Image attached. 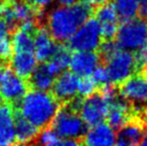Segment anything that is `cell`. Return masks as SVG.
Here are the masks:
<instances>
[{
	"instance_id": "6da1fadb",
	"label": "cell",
	"mask_w": 147,
	"mask_h": 146,
	"mask_svg": "<svg viewBox=\"0 0 147 146\" xmlns=\"http://www.w3.org/2000/svg\"><path fill=\"white\" fill-rule=\"evenodd\" d=\"M94 9L93 6L82 1L55 8L47 18V29L55 41L67 42L80 26L92 17Z\"/></svg>"
},
{
	"instance_id": "7a4b0ae2",
	"label": "cell",
	"mask_w": 147,
	"mask_h": 146,
	"mask_svg": "<svg viewBox=\"0 0 147 146\" xmlns=\"http://www.w3.org/2000/svg\"><path fill=\"white\" fill-rule=\"evenodd\" d=\"M19 114L38 128L50 126L61 103L52 93L32 88L18 103Z\"/></svg>"
},
{
	"instance_id": "3957f363",
	"label": "cell",
	"mask_w": 147,
	"mask_h": 146,
	"mask_svg": "<svg viewBox=\"0 0 147 146\" xmlns=\"http://www.w3.org/2000/svg\"><path fill=\"white\" fill-rule=\"evenodd\" d=\"M114 40L118 47L137 52L147 46V20L136 16L120 22Z\"/></svg>"
},
{
	"instance_id": "277c9868",
	"label": "cell",
	"mask_w": 147,
	"mask_h": 146,
	"mask_svg": "<svg viewBox=\"0 0 147 146\" xmlns=\"http://www.w3.org/2000/svg\"><path fill=\"white\" fill-rule=\"evenodd\" d=\"M50 126L61 138L74 139L79 144H82L84 136L89 129V126L84 122L79 113L71 110L65 104H61Z\"/></svg>"
},
{
	"instance_id": "5b68a950",
	"label": "cell",
	"mask_w": 147,
	"mask_h": 146,
	"mask_svg": "<svg viewBox=\"0 0 147 146\" xmlns=\"http://www.w3.org/2000/svg\"><path fill=\"white\" fill-rule=\"evenodd\" d=\"M103 65L108 70L112 83L118 85L133 74L140 72V65L134 52L119 48Z\"/></svg>"
},
{
	"instance_id": "8992f818",
	"label": "cell",
	"mask_w": 147,
	"mask_h": 146,
	"mask_svg": "<svg viewBox=\"0 0 147 146\" xmlns=\"http://www.w3.org/2000/svg\"><path fill=\"white\" fill-rule=\"evenodd\" d=\"M119 94L131 104L134 111L147 109V79L137 72L117 85Z\"/></svg>"
},
{
	"instance_id": "52a82bcc",
	"label": "cell",
	"mask_w": 147,
	"mask_h": 146,
	"mask_svg": "<svg viewBox=\"0 0 147 146\" xmlns=\"http://www.w3.org/2000/svg\"><path fill=\"white\" fill-rule=\"evenodd\" d=\"M101 41L100 23L96 18L90 17L67 41V46L71 51H93L98 48Z\"/></svg>"
},
{
	"instance_id": "ba28073f",
	"label": "cell",
	"mask_w": 147,
	"mask_h": 146,
	"mask_svg": "<svg viewBox=\"0 0 147 146\" xmlns=\"http://www.w3.org/2000/svg\"><path fill=\"white\" fill-rule=\"evenodd\" d=\"M1 17L2 20L10 28V30H12L17 26V24L27 20H36V21L41 20L43 17V12L42 9L33 7L28 2L27 3L20 1L14 3L5 2L2 4Z\"/></svg>"
},
{
	"instance_id": "9c48e42d",
	"label": "cell",
	"mask_w": 147,
	"mask_h": 146,
	"mask_svg": "<svg viewBox=\"0 0 147 146\" xmlns=\"http://www.w3.org/2000/svg\"><path fill=\"white\" fill-rule=\"evenodd\" d=\"M147 130V112H133L130 119L116 131V142L120 146L139 145Z\"/></svg>"
},
{
	"instance_id": "30bf717a",
	"label": "cell",
	"mask_w": 147,
	"mask_h": 146,
	"mask_svg": "<svg viewBox=\"0 0 147 146\" xmlns=\"http://www.w3.org/2000/svg\"><path fill=\"white\" fill-rule=\"evenodd\" d=\"M109 104L99 90L83 98L79 114L89 127L106 120Z\"/></svg>"
},
{
	"instance_id": "8fae6325",
	"label": "cell",
	"mask_w": 147,
	"mask_h": 146,
	"mask_svg": "<svg viewBox=\"0 0 147 146\" xmlns=\"http://www.w3.org/2000/svg\"><path fill=\"white\" fill-rule=\"evenodd\" d=\"M27 91L28 84L24 78L17 75L12 69L4 71L0 79V101L3 100L9 104L16 105Z\"/></svg>"
},
{
	"instance_id": "7c38bea8",
	"label": "cell",
	"mask_w": 147,
	"mask_h": 146,
	"mask_svg": "<svg viewBox=\"0 0 147 146\" xmlns=\"http://www.w3.org/2000/svg\"><path fill=\"white\" fill-rule=\"evenodd\" d=\"M93 15L100 23L102 39H114L120 21L113 2L109 0L106 3L96 7Z\"/></svg>"
},
{
	"instance_id": "4fadbf2b",
	"label": "cell",
	"mask_w": 147,
	"mask_h": 146,
	"mask_svg": "<svg viewBox=\"0 0 147 146\" xmlns=\"http://www.w3.org/2000/svg\"><path fill=\"white\" fill-rule=\"evenodd\" d=\"M78 82L79 76L72 71H62L56 76L51 87L54 97L61 104L66 103L78 94Z\"/></svg>"
},
{
	"instance_id": "5bb4252c",
	"label": "cell",
	"mask_w": 147,
	"mask_h": 146,
	"mask_svg": "<svg viewBox=\"0 0 147 146\" xmlns=\"http://www.w3.org/2000/svg\"><path fill=\"white\" fill-rule=\"evenodd\" d=\"M58 43L46 27H39L34 32V55L37 61L43 63L49 61L55 54Z\"/></svg>"
},
{
	"instance_id": "9a60e30c",
	"label": "cell",
	"mask_w": 147,
	"mask_h": 146,
	"mask_svg": "<svg viewBox=\"0 0 147 146\" xmlns=\"http://www.w3.org/2000/svg\"><path fill=\"white\" fill-rule=\"evenodd\" d=\"M99 64L100 58L96 50L75 51L71 54L69 67L72 72L80 77H83L91 75Z\"/></svg>"
},
{
	"instance_id": "2e32d148",
	"label": "cell",
	"mask_w": 147,
	"mask_h": 146,
	"mask_svg": "<svg viewBox=\"0 0 147 146\" xmlns=\"http://www.w3.org/2000/svg\"><path fill=\"white\" fill-rule=\"evenodd\" d=\"M14 143H16L15 114L9 103L0 102V146Z\"/></svg>"
},
{
	"instance_id": "e0dca14e",
	"label": "cell",
	"mask_w": 147,
	"mask_h": 146,
	"mask_svg": "<svg viewBox=\"0 0 147 146\" xmlns=\"http://www.w3.org/2000/svg\"><path fill=\"white\" fill-rule=\"evenodd\" d=\"M116 142V132L108 123L101 122L88 129L82 144L90 146L114 145Z\"/></svg>"
},
{
	"instance_id": "ac0fdd59",
	"label": "cell",
	"mask_w": 147,
	"mask_h": 146,
	"mask_svg": "<svg viewBox=\"0 0 147 146\" xmlns=\"http://www.w3.org/2000/svg\"><path fill=\"white\" fill-rule=\"evenodd\" d=\"M10 66L17 75L28 79L37 67V59L33 52H15L11 55Z\"/></svg>"
},
{
	"instance_id": "d6986e66",
	"label": "cell",
	"mask_w": 147,
	"mask_h": 146,
	"mask_svg": "<svg viewBox=\"0 0 147 146\" xmlns=\"http://www.w3.org/2000/svg\"><path fill=\"white\" fill-rule=\"evenodd\" d=\"M39 128L17 113L15 115V137L19 144H28L37 139Z\"/></svg>"
},
{
	"instance_id": "ffe728a7",
	"label": "cell",
	"mask_w": 147,
	"mask_h": 146,
	"mask_svg": "<svg viewBox=\"0 0 147 146\" xmlns=\"http://www.w3.org/2000/svg\"><path fill=\"white\" fill-rule=\"evenodd\" d=\"M56 76H54L47 68L46 62H43L40 66H37L29 79V85L34 89L48 91L51 89Z\"/></svg>"
},
{
	"instance_id": "44dd1931",
	"label": "cell",
	"mask_w": 147,
	"mask_h": 146,
	"mask_svg": "<svg viewBox=\"0 0 147 146\" xmlns=\"http://www.w3.org/2000/svg\"><path fill=\"white\" fill-rule=\"evenodd\" d=\"M14 52H33L34 51V34L17 29L11 37Z\"/></svg>"
},
{
	"instance_id": "7402d4cb",
	"label": "cell",
	"mask_w": 147,
	"mask_h": 146,
	"mask_svg": "<svg viewBox=\"0 0 147 146\" xmlns=\"http://www.w3.org/2000/svg\"><path fill=\"white\" fill-rule=\"evenodd\" d=\"M120 22L138 16L139 0H112Z\"/></svg>"
},
{
	"instance_id": "603a6c76",
	"label": "cell",
	"mask_w": 147,
	"mask_h": 146,
	"mask_svg": "<svg viewBox=\"0 0 147 146\" xmlns=\"http://www.w3.org/2000/svg\"><path fill=\"white\" fill-rule=\"evenodd\" d=\"M10 28L3 21L0 20V59L7 60L12 55V41L10 37Z\"/></svg>"
},
{
	"instance_id": "cb8c5ba5",
	"label": "cell",
	"mask_w": 147,
	"mask_h": 146,
	"mask_svg": "<svg viewBox=\"0 0 147 146\" xmlns=\"http://www.w3.org/2000/svg\"><path fill=\"white\" fill-rule=\"evenodd\" d=\"M63 139L61 138L51 126H47L43 128L41 132H39L37 136V140L40 144L48 146H63Z\"/></svg>"
},
{
	"instance_id": "d4e9b609",
	"label": "cell",
	"mask_w": 147,
	"mask_h": 146,
	"mask_svg": "<svg viewBox=\"0 0 147 146\" xmlns=\"http://www.w3.org/2000/svg\"><path fill=\"white\" fill-rule=\"evenodd\" d=\"M98 88V85L93 79V77H91L90 75L83 76L80 78L79 82H78V95L86 97V96L96 92Z\"/></svg>"
},
{
	"instance_id": "484cf974",
	"label": "cell",
	"mask_w": 147,
	"mask_h": 146,
	"mask_svg": "<svg viewBox=\"0 0 147 146\" xmlns=\"http://www.w3.org/2000/svg\"><path fill=\"white\" fill-rule=\"evenodd\" d=\"M92 77L95 80V82L97 83L98 87L105 84L112 83L110 80V76H109L108 70H107L106 66L103 64H99L98 66L95 68V70L92 72Z\"/></svg>"
},
{
	"instance_id": "4316f807",
	"label": "cell",
	"mask_w": 147,
	"mask_h": 146,
	"mask_svg": "<svg viewBox=\"0 0 147 146\" xmlns=\"http://www.w3.org/2000/svg\"><path fill=\"white\" fill-rule=\"evenodd\" d=\"M134 53H135L137 61L140 65V68H141L144 64H147V46L145 48L142 49V50L137 51V52H134Z\"/></svg>"
},
{
	"instance_id": "83f0119b",
	"label": "cell",
	"mask_w": 147,
	"mask_h": 146,
	"mask_svg": "<svg viewBox=\"0 0 147 146\" xmlns=\"http://www.w3.org/2000/svg\"><path fill=\"white\" fill-rule=\"evenodd\" d=\"M27 2L33 7L38 8V9H43L44 7L48 6L52 2V0H27Z\"/></svg>"
},
{
	"instance_id": "f1b7e54d",
	"label": "cell",
	"mask_w": 147,
	"mask_h": 146,
	"mask_svg": "<svg viewBox=\"0 0 147 146\" xmlns=\"http://www.w3.org/2000/svg\"><path fill=\"white\" fill-rule=\"evenodd\" d=\"M138 16L147 20V0H139Z\"/></svg>"
},
{
	"instance_id": "f546056e",
	"label": "cell",
	"mask_w": 147,
	"mask_h": 146,
	"mask_svg": "<svg viewBox=\"0 0 147 146\" xmlns=\"http://www.w3.org/2000/svg\"><path fill=\"white\" fill-rule=\"evenodd\" d=\"M79 1L85 2V3L93 6L94 8H96V7H98V6H100V5H102V4L108 2L109 0H79Z\"/></svg>"
},
{
	"instance_id": "4dcf8cb0",
	"label": "cell",
	"mask_w": 147,
	"mask_h": 146,
	"mask_svg": "<svg viewBox=\"0 0 147 146\" xmlns=\"http://www.w3.org/2000/svg\"><path fill=\"white\" fill-rule=\"evenodd\" d=\"M60 6H70L73 5L74 3L78 2L79 0H55Z\"/></svg>"
},
{
	"instance_id": "1f68e13d",
	"label": "cell",
	"mask_w": 147,
	"mask_h": 146,
	"mask_svg": "<svg viewBox=\"0 0 147 146\" xmlns=\"http://www.w3.org/2000/svg\"><path fill=\"white\" fill-rule=\"evenodd\" d=\"M140 73H141L142 75H143L144 77L147 79V64H144L143 66L141 67V69H140Z\"/></svg>"
},
{
	"instance_id": "d6a6232c",
	"label": "cell",
	"mask_w": 147,
	"mask_h": 146,
	"mask_svg": "<svg viewBox=\"0 0 147 146\" xmlns=\"http://www.w3.org/2000/svg\"><path fill=\"white\" fill-rule=\"evenodd\" d=\"M4 71H5V69H4V64H3V62H2L1 59H0V79H1Z\"/></svg>"
},
{
	"instance_id": "836d02e7",
	"label": "cell",
	"mask_w": 147,
	"mask_h": 146,
	"mask_svg": "<svg viewBox=\"0 0 147 146\" xmlns=\"http://www.w3.org/2000/svg\"><path fill=\"white\" fill-rule=\"evenodd\" d=\"M140 145H147V130H146L145 134H144V137H143V139H142Z\"/></svg>"
},
{
	"instance_id": "e575fe53",
	"label": "cell",
	"mask_w": 147,
	"mask_h": 146,
	"mask_svg": "<svg viewBox=\"0 0 147 146\" xmlns=\"http://www.w3.org/2000/svg\"><path fill=\"white\" fill-rule=\"evenodd\" d=\"M17 1H19V0H5V2H8V3H14Z\"/></svg>"
},
{
	"instance_id": "d590c367",
	"label": "cell",
	"mask_w": 147,
	"mask_h": 146,
	"mask_svg": "<svg viewBox=\"0 0 147 146\" xmlns=\"http://www.w3.org/2000/svg\"><path fill=\"white\" fill-rule=\"evenodd\" d=\"M1 9H2V3H0V16H1Z\"/></svg>"
}]
</instances>
